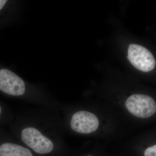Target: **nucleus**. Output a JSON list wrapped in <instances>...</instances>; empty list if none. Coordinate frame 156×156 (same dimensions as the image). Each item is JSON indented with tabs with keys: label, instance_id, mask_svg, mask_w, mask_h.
Listing matches in <instances>:
<instances>
[{
	"label": "nucleus",
	"instance_id": "1",
	"mask_svg": "<svg viewBox=\"0 0 156 156\" xmlns=\"http://www.w3.org/2000/svg\"><path fill=\"white\" fill-rule=\"evenodd\" d=\"M126 106L131 114L143 119L151 116L156 112L154 100L147 95H131L126 100Z\"/></svg>",
	"mask_w": 156,
	"mask_h": 156
},
{
	"label": "nucleus",
	"instance_id": "2",
	"mask_svg": "<svg viewBox=\"0 0 156 156\" xmlns=\"http://www.w3.org/2000/svg\"><path fill=\"white\" fill-rule=\"evenodd\" d=\"M21 137L23 142L38 154L49 153L54 148L52 141L33 127L24 128L21 131Z\"/></svg>",
	"mask_w": 156,
	"mask_h": 156
},
{
	"label": "nucleus",
	"instance_id": "3",
	"mask_svg": "<svg viewBox=\"0 0 156 156\" xmlns=\"http://www.w3.org/2000/svg\"><path fill=\"white\" fill-rule=\"evenodd\" d=\"M127 56L129 61L137 69L149 72L154 68L156 60L150 50L140 45L131 44Z\"/></svg>",
	"mask_w": 156,
	"mask_h": 156
},
{
	"label": "nucleus",
	"instance_id": "4",
	"mask_svg": "<svg viewBox=\"0 0 156 156\" xmlns=\"http://www.w3.org/2000/svg\"><path fill=\"white\" fill-rule=\"evenodd\" d=\"M0 91L11 96H22L25 94L26 86L22 78L11 70L0 69Z\"/></svg>",
	"mask_w": 156,
	"mask_h": 156
},
{
	"label": "nucleus",
	"instance_id": "5",
	"mask_svg": "<svg viewBox=\"0 0 156 156\" xmlns=\"http://www.w3.org/2000/svg\"><path fill=\"white\" fill-rule=\"evenodd\" d=\"M73 131L81 134H90L97 130L99 121L92 113L81 111L73 115L70 123Z\"/></svg>",
	"mask_w": 156,
	"mask_h": 156
},
{
	"label": "nucleus",
	"instance_id": "6",
	"mask_svg": "<svg viewBox=\"0 0 156 156\" xmlns=\"http://www.w3.org/2000/svg\"><path fill=\"white\" fill-rule=\"evenodd\" d=\"M0 156H33L28 149L8 142L0 143Z\"/></svg>",
	"mask_w": 156,
	"mask_h": 156
},
{
	"label": "nucleus",
	"instance_id": "7",
	"mask_svg": "<svg viewBox=\"0 0 156 156\" xmlns=\"http://www.w3.org/2000/svg\"><path fill=\"white\" fill-rule=\"evenodd\" d=\"M144 156H156V145L147 148L144 152Z\"/></svg>",
	"mask_w": 156,
	"mask_h": 156
},
{
	"label": "nucleus",
	"instance_id": "8",
	"mask_svg": "<svg viewBox=\"0 0 156 156\" xmlns=\"http://www.w3.org/2000/svg\"><path fill=\"white\" fill-rule=\"evenodd\" d=\"M11 2V1L9 2V1H6V0H0V11L5 10L6 7L9 5V3H10Z\"/></svg>",
	"mask_w": 156,
	"mask_h": 156
},
{
	"label": "nucleus",
	"instance_id": "9",
	"mask_svg": "<svg viewBox=\"0 0 156 156\" xmlns=\"http://www.w3.org/2000/svg\"><path fill=\"white\" fill-rule=\"evenodd\" d=\"M2 115H3V108L2 107V105H0V120L2 119Z\"/></svg>",
	"mask_w": 156,
	"mask_h": 156
},
{
	"label": "nucleus",
	"instance_id": "10",
	"mask_svg": "<svg viewBox=\"0 0 156 156\" xmlns=\"http://www.w3.org/2000/svg\"><path fill=\"white\" fill-rule=\"evenodd\" d=\"M92 156L91 155H88V156Z\"/></svg>",
	"mask_w": 156,
	"mask_h": 156
}]
</instances>
